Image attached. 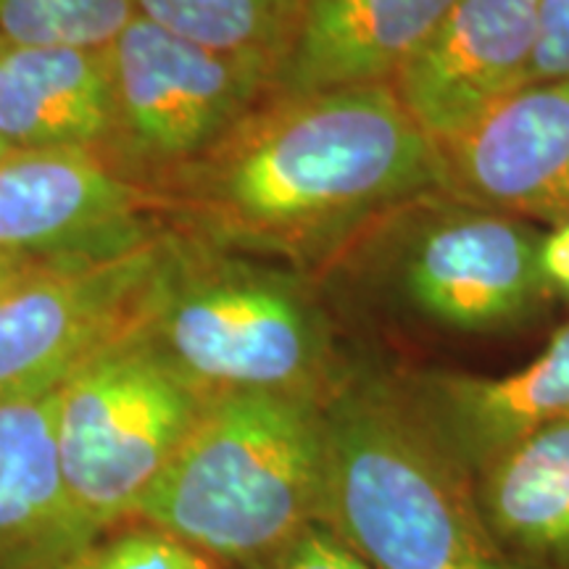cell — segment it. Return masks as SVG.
<instances>
[{
    "label": "cell",
    "mask_w": 569,
    "mask_h": 569,
    "mask_svg": "<svg viewBox=\"0 0 569 569\" xmlns=\"http://www.w3.org/2000/svg\"><path fill=\"white\" fill-rule=\"evenodd\" d=\"M53 393L0 407V569H51L74 553Z\"/></svg>",
    "instance_id": "9a60e30c"
},
{
    "label": "cell",
    "mask_w": 569,
    "mask_h": 569,
    "mask_svg": "<svg viewBox=\"0 0 569 569\" xmlns=\"http://www.w3.org/2000/svg\"><path fill=\"white\" fill-rule=\"evenodd\" d=\"M113 134L101 159L130 182L209 151L272 92V71L230 59L134 17L103 48Z\"/></svg>",
    "instance_id": "52a82bcc"
},
{
    "label": "cell",
    "mask_w": 569,
    "mask_h": 569,
    "mask_svg": "<svg viewBox=\"0 0 569 569\" xmlns=\"http://www.w3.org/2000/svg\"><path fill=\"white\" fill-rule=\"evenodd\" d=\"M440 156L446 196L525 222H567L569 77L515 92Z\"/></svg>",
    "instance_id": "8fae6325"
},
{
    "label": "cell",
    "mask_w": 569,
    "mask_h": 569,
    "mask_svg": "<svg viewBox=\"0 0 569 569\" xmlns=\"http://www.w3.org/2000/svg\"><path fill=\"white\" fill-rule=\"evenodd\" d=\"M113 134L103 48L11 46L0 51V140L13 151L101 156Z\"/></svg>",
    "instance_id": "5bb4252c"
},
{
    "label": "cell",
    "mask_w": 569,
    "mask_h": 569,
    "mask_svg": "<svg viewBox=\"0 0 569 569\" xmlns=\"http://www.w3.org/2000/svg\"><path fill=\"white\" fill-rule=\"evenodd\" d=\"M540 264H543V277L549 282L551 296L569 301V219L546 230Z\"/></svg>",
    "instance_id": "7402d4cb"
},
{
    "label": "cell",
    "mask_w": 569,
    "mask_h": 569,
    "mask_svg": "<svg viewBox=\"0 0 569 569\" xmlns=\"http://www.w3.org/2000/svg\"><path fill=\"white\" fill-rule=\"evenodd\" d=\"M475 486L488 525L522 565L569 569V422L519 443Z\"/></svg>",
    "instance_id": "2e32d148"
},
{
    "label": "cell",
    "mask_w": 569,
    "mask_h": 569,
    "mask_svg": "<svg viewBox=\"0 0 569 569\" xmlns=\"http://www.w3.org/2000/svg\"><path fill=\"white\" fill-rule=\"evenodd\" d=\"M540 0H457L390 82L398 103L438 148L528 88Z\"/></svg>",
    "instance_id": "9c48e42d"
},
{
    "label": "cell",
    "mask_w": 569,
    "mask_h": 569,
    "mask_svg": "<svg viewBox=\"0 0 569 569\" xmlns=\"http://www.w3.org/2000/svg\"><path fill=\"white\" fill-rule=\"evenodd\" d=\"M256 569H372L332 536L325 525H311L288 549Z\"/></svg>",
    "instance_id": "ffe728a7"
},
{
    "label": "cell",
    "mask_w": 569,
    "mask_h": 569,
    "mask_svg": "<svg viewBox=\"0 0 569 569\" xmlns=\"http://www.w3.org/2000/svg\"><path fill=\"white\" fill-rule=\"evenodd\" d=\"M319 525L372 569H528L478 486L411 415L393 377L351 369L325 401Z\"/></svg>",
    "instance_id": "3957f363"
},
{
    "label": "cell",
    "mask_w": 569,
    "mask_h": 569,
    "mask_svg": "<svg viewBox=\"0 0 569 569\" xmlns=\"http://www.w3.org/2000/svg\"><path fill=\"white\" fill-rule=\"evenodd\" d=\"M138 184L169 230L322 280L382 219L443 193V156L390 84L269 92L209 151Z\"/></svg>",
    "instance_id": "6da1fadb"
},
{
    "label": "cell",
    "mask_w": 569,
    "mask_h": 569,
    "mask_svg": "<svg viewBox=\"0 0 569 569\" xmlns=\"http://www.w3.org/2000/svg\"><path fill=\"white\" fill-rule=\"evenodd\" d=\"M130 336L206 401L232 393L327 401L351 372L317 280L169 227Z\"/></svg>",
    "instance_id": "7a4b0ae2"
},
{
    "label": "cell",
    "mask_w": 569,
    "mask_h": 569,
    "mask_svg": "<svg viewBox=\"0 0 569 569\" xmlns=\"http://www.w3.org/2000/svg\"><path fill=\"white\" fill-rule=\"evenodd\" d=\"M130 332L53 393V427L74 553L132 519L206 409Z\"/></svg>",
    "instance_id": "8992f818"
},
{
    "label": "cell",
    "mask_w": 569,
    "mask_h": 569,
    "mask_svg": "<svg viewBox=\"0 0 569 569\" xmlns=\"http://www.w3.org/2000/svg\"><path fill=\"white\" fill-rule=\"evenodd\" d=\"M3 42H6V40H3V38H0V51H3Z\"/></svg>",
    "instance_id": "d4e9b609"
},
{
    "label": "cell",
    "mask_w": 569,
    "mask_h": 569,
    "mask_svg": "<svg viewBox=\"0 0 569 569\" xmlns=\"http://www.w3.org/2000/svg\"><path fill=\"white\" fill-rule=\"evenodd\" d=\"M543 238L525 219L430 193L382 219L327 274L343 272L353 290L438 330L486 336L528 322L553 298Z\"/></svg>",
    "instance_id": "5b68a950"
},
{
    "label": "cell",
    "mask_w": 569,
    "mask_h": 569,
    "mask_svg": "<svg viewBox=\"0 0 569 569\" xmlns=\"http://www.w3.org/2000/svg\"><path fill=\"white\" fill-rule=\"evenodd\" d=\"M148 190L88 151H17L0 163V251L80 259L161 230Z\"/></svg>",
    "instance_id": "30bf717a"
},
{
    "label": "cell",
    "mask_w": 569,
    "mask_h": 569,
    "mask_svg": "<svg viewBox=\"0 0 569 569\" xmlns=\"http://www.w3.org/2000/svg\"><path fill=\"white\" fill-rule=\"evenodd\" d=\"M132 19V0H0V38L11 46L106 48Z\"/></svg>",
    "instance_id": "ac0fdd59"
},
{
    "label": "cell",
    "mask_w": 569,
    "mask_h": 569,
    "mask_svg": "<svg viewBox=\"0 0 569 569\" xmlns=\"http://www.w3.org/2000/svg\"><path fill=\"white\" fill-rule=\"evenodd\" d=\"M457 0H306L272 92L390 84Z\"/></svg>",
    "instance_id": "4fadbf2b"
},
{
    "label": "cell",
    "mask_w": 569,
    "mask_h": 569,
    "mask_svg": "<svg viewBox=\"0 0 569 569\" xmlns=\"http://www.w3.org/2000/svg\"><path fill=\"white\" fill-rule=\"evenodd\" d=\"M569 77V0H540V38L530 84Z\"/></svg>",
    "instance_id": "44dd1931"
},
{
    "label": "cell",
    "mask_w": 569,
    "mask_h": 569,
    "mask_svg": "<svg viewBox=\"0 0 569 569\" xmlns=\"http://www.w3.org/2000/svg\"><path fill=\"white\" fill-rule=\"evenodd\" d=\"M51 569H217V565L182 540L140 525L101 536Z\"/></svg>",
    "instance_id": "d6986e66"
},
{
    "label": "cell",
    "mask_w": 569,
    "mask_h": 569,
    "mask_svg": "<svg viewBox=\"0 0 569 569\" xmlns=\"http://www.w3.org/2000/svg\"><path fill=\"white\" fill-rule=\"evenodd\" d=\"M167 251V227L119 253L51 264L0 298V407L51 396L130 332Z\"/></svg>",
    "instance_id": "ba28073f"
},
{
    "label": "cell",
    "mask_w": 569,
    "mask_h": 569,
    "mask_svg": "<svg viewBox=\"0 0 569 569\" xmlns=\"http://www.w3.org/2000/svg\"><path fill=\"white\" fill-rule=\"evenodd\" d=\"M325 475V401L219 396L206 403L132 519L213 565L256 569L319 525Z\"/></svg>",
    "instance_id": "277c9868"
},
{
    "label": "cell",
    "mask_w": 569,
    "mask_h": 569,
    "mask_svg": "<svg viewBox=\"0 0 569 569\" xmlns=\"http://www.w3.org/2000/svg\"><path fill=\"white\" fill-rule=\"evenodd\" d=\"M134 17L230 59L280 67L306 0H132Z\"/></svg>",
    "instance_id": "e0dca14e"
},
{
    "label": "cell",
    "mask_w": 569,
    "mask_h": 569,
    "mask_svg": "<svg viewBox=\"0 0 569 569\" xmlns=\"http://www.w3.org/2000/svg\"><path fill=\"white\" fill-rule=\"evenodd\" d=\"M17 151H13V148L9 146V142L6 140H0V163H3L6 159H9V156H13Z\"/></svg>",
    "instance_id": "cb8c5ba5"
},
{
    "label": "cell",
    "mask_w": 569,
    "mask_h": 569,
    "mask_svg": "<svg viewBox=\"0 0 569 569\" xmlns=\"http://www.w3.org/2000/svg\"><path fill=\"white\" fill-rule=\"evenodd\" d=\"M393 382L430 438L478 480L519 443L569 422V322L509 375L411 372Z\"/></svg>",
    "instance_id": "7c38bea8"
},
{
    "label": "cell",
    "mask_w": 569,
    "mask_h": 569,
    "mask_svg": "<svg viewBox=\"0 0 569 569\" xmlns=\"http://www.w3.org/2000/svg\"><path fill=\"white\" fill-rule=\"evenodd\" d=\"M59 261H67V259H46V256L0 251V298L11 293L13 288H19L21 282L32 280L34 274L42 272V269L59 264Z\"/></svg>",
    "instance_id": "603a6c76"
}]
</instances>
